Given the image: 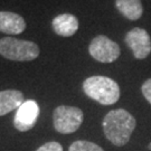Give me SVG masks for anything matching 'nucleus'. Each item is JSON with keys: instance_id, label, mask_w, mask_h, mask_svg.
Here are the masks:
<instances>
[{"instance_id": "1", "label": "nucleus", "mask_w": 151, "mask_h": 151, "mask_svg": "<svg viewBox=\"0 0 151 151\" xmlns=\"http://www.w3.org/2000/svg\"><path fill=\"white\" fill-rule=\"evenodd\" d=\"M103 131L109 141L114 146L123 147L130 141L137 121L134 116L124 109L110 111L103 119Z\"/></svg>"}, {"instance_id": "2", "label": "nucleus", "mask_w": 151, "mask_h": 151, "mask_svg": "<svg viewBox=\"0 0 151 151\" xmlns=\"http://www.w3.org/2000/svg\"><path fill=\"white\" fill-rule=\"evenodd\" d=\"M83 91L88 97L102 105H112L120 99V86L116 82L106 76L95 75L83 82Z\"/></svg>"}, {"instance_id": "3", "label": "nucleus", "mask_w": 151, "mask_h": 151, "mask_svg": "<svg viewBox=\"0 0 151 151\" xmlns=\"http://www.w3.org/2000/svg\"><path fill=\"white\" fill-rule=\"evenodd\" d=\"M0 55L10 60L29 62L38 57L39 47L30 40L4 37L0 39Z\"/></svg>"}, {"instance_id": "4", "label": "nucleus", "mask_w": 151, "mask_h": 151, "mask_svg": "<svg viewBox=\"0 0 151 151\" xmlns=\"http://www.w3.org/2000/svg\"><path fill=\"white\" fill-rule=\"evenodd\" d=\"M54 128L57 132L70 134L78 130L83 123L84 113L80 108L70 105H60L53 113Z\"/></svg>"}, {"instance_id": "5", "label": "nucleus", "mask_w": 151, "mask_h": 151, "mask_svg": "<svg viewBox=\"0 0 151 151\" xmlns=\"http://www.w3.org/2000/svg\"><path fill=\"white\" fill-rule=\"evenodd\" d=\"M88 53L97 62L112 63L120 57L121 48L112 39L104 35H99L92 39L88 46Z\"/></svg>"}, {"instance_id": "6", "label": "nucleus", "mask_w": 151, "mask_h": 151, "mask_svg": "<svg viewBox=\"0 0 151 151\" xmlns=\"http://www.w3.org/2000/svg\"><path fill=\"white\" fill-rule=\"evenodd\" d=\"M124 42L137 60H145L151 53V38L146 29L134 27L127 32Z\"/></svg>"}, {"instance_id": "7", "label": "nucleus", "mask_w": 151, "mask_h": 151, "mask_svg": "<svg viewBox=\"0 0 151 151\" xmlns=\"http://www.w3.org/2000/svg\"><path fill=\"white\" fill-rule=\"evenodd\" d=\"M39 115V105L34 100H27L17 109L14 125L18 131L26 132L32 129Z\"/></svg>"}, {"instance_id": "8", "label": "nucleus", "mask_w": 151, "mask_h": 151, "mask_svg": "<svg viewBox=\"0 0 151 151\" xmlns=\"http://www.w3.org/2000/svg\"><path fill=\"white\" fill-rule=\"evenodd\" d=\"M26 29V22L20 15L11 11H0V32L18 35Z\"/></svg>"}, {"instance_id": "9", "label": "nucleus", "mask_w": 151, "mask_h": 151, "mask_svg": "<svg viewBox=\"0 0 151 151\" xmlns=\"http://www.w3.org/2000/svg\"><path fill=\"white\" fill-rule=\"evenodd\" d=\"M54 32L62 37H70L78 30V19L72 14H62L56 16L52 22Z\"/></svg>"}, {"instance_id": "10", "label": "nucleus", "mask_w": 151, "mask_h": 151, "mask_svg": "<svg viewBox=\"0 0 151 151\" xmlns=\"http://www.w3.org/2000/svg\"><path fill=\"white\" fill-rule=\"evenodd\" d=\"M24 101L22 92L18 90H5L0 92V116L18 109Z\"/></svg>"}, {"instance_id": "11", "label": "nucleus", "mask_w": 151, "mask_h": 151, "mask_svg": "<svg viewBox=\"0 0 151 151\" xmlns=\"http://www.w3.org/2000/svg\"><path fill=\"white\" fill-rule=\"evenodd\" d=\"M115 7L120 14L129 20H138L143 14L141 0H115Z\"/></svg>"}, {"instance_id": "12", "label": "nucleus", "mask_w": 151, "mask_h": 151, "mask_svg": "<svg viewBox=\"0 0 151 151\" xmlns=\"http://www.w3.org/2000/svg\"><path fill=\"white\" fill-rule=\"evenodd\" d=\"M68 151H104L96 143H93L91 141L78 140L70 145Z\"/></svg>"}, {"instance_id": "13", "label": "nucleus", "mask_w": 151, "mask_h": 151, "mask_svg": "<svg viewBox=\"0 0 151 151\" xmlns=\"http://www.w3.org/2000/svg\"><path fill=\"white\" fill-rule=\"evenodd\" d=\"M36 151H63V147L56 141H50V142H47L42 147H39Z\"/></svg>"}, {"instance_id": "14", "label": "nucleus", "mask_w": 151, "mask_h": 151, "mask_svg": "<svg viewBox=\"0 0 151 151\" xmlns=\"http://www.w3.org/2000/svg\"><path fill=\"white\" fill-rule=\"evenodd\" d=\"M141 91H142V94L143 96L146 97V100L151 104V78L147 80L142 86H141Z\"/></svg>"}, {"instance_id": "15", "label": "nucleus", "mask_w": 151, "mask_h": 151, "mask_svg": "<svg viewBox=\"0 0 151 151\" xmlns=\"http://www.w3.org/2000/svg\"><path fill=\"white\" fill-rule=\"evenodd\" d=\"M148 148H149V149H151V143H149V145H148Z\"/></svg>"}]
</instances>
